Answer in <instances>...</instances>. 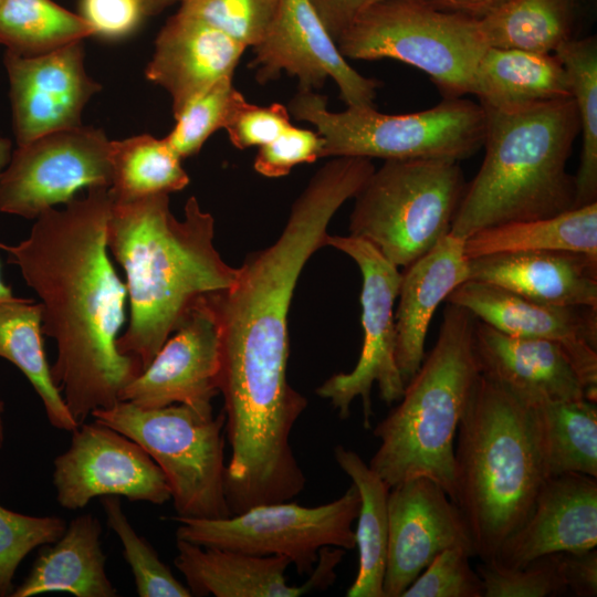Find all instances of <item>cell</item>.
<instances>
[{"label":"cell","instance_id":"obj_23","mask_svg":"<svg viewBox=\"0 0 597 597\" xmlns=\"http://www.w3.org/2000/svg\"><path fill=\"white\" fill-rule=\"evenodd\" d=\"M464 239L451 233L405 268L395 312L396 364L406 385L420 368L425 343L437 307L470 279Z\"/></svg>","mask_w":597,"mask_h":597},{"label":"cell","instance_id":"obj_1","mask_svg":"<svg viewBox=\"0 0 597 597\" xmlns=\"http://www.w3.org/2000/svg\"><path fill=\"white\" fill-rule=\"evenodd\" d=\"M111 206L109 188H90L63 209L39 214L18 244L0 243L41 300L42 332L57 349L51 375L78 426L92 411L121 401L143 371L116 345L127 287L107 253Z\"/></svg>","mask_w":597,"mask_h":597},{"label":"cell","instance_id":"obj_17","mask_svg":"<svg viewBox=\"0 0 597 597\" xmlns=\"http://www.w3.org/2000/svg\"><path fill=\"white\" fill-rule=\"evenodd\" d=\"M509 335L559 344L578 374L586 398L597 401V308L538 303L498 285L468 280L446 298Z\"/></svg>","mask_w":597,"mask_h":597},{"label":"cell","instance_id":"obj_31","mask_svg":"<svg viewBox=\"0 0 597 597\" xmlns=\"http://www.w3.org/2000/svg\"><path fill=\"white\" fill-rule=\"evenodd\" d=\"M575 0H506L479 18L488 48L554 53L572 39Z\"/></svg>","mask_w":597,"mask_h":597},{"label":"cell","instance_id":"obj_44","mask_svg":"<svg viewBox=\"0 0 597 597\" xmlns=\"http://www.w3.org/2000/svg\"><path fill=\"white\" fill-rule=\"evenodd\" d=\"M562 576L568 595L576 597H595L597 595V551L596 548L579 553H559Z\"/></svg>","mask_w":597,"mask_h":597},{"label":"cell","instance_id":"obj_11","mask_svg":"<svg viewBox=\"0 0 597 597\" xmlns=\"http://www.w3.org/2000/svg\"><path fill=\"white\" fill-rule=\"evenodd\" d=\"M325 245L350 256L362 274L363 346L356 366L326 379L315 392L327 399L342 419L350 413V405L360 397L364 427L370 428L373 407L370 392L377 385L387 405L397 402L405 384L396 364V327L394 306L398 297L401 272L371 243L353 235L328 233Z\"/></svg>","mask_w":597,"mask_h":597},{"label":"cell","instance_id":"obj_2","mask_svg":"<svg viewBox=\"0 0 597 597\" xmlns=\"http://www.w3.org/2000/svg\"><path fill=\"white\" fill-rule=\"evenodd\" d=\"M213 237L214 219L193 196L184 220L171 213L167 193L112 199L106 243L125 271L130 307L116 345L143 370L197 301L233 284L237 269L222 260Z\"/></svg>","mask_w":597,"mask_h":597},{"label":"cell","instance_id":"obj_10","mask_svg":"<svg viewBox=\"0 0 597 597\" xmlns=\"http://www.w3.org/2000/svg\"><path fill=\"white\" fill-rule=\"evenodd\" d=\"M360 498L352 485L336 500L313 507L285 501L261 504L220 520L172 516L176 538L253 555H283L310 575L323 547H356L353 524Z\"/></svg>","mask_w":597,"mask_h":597},{"label":"cell","instance_id":"obj_7","mask_svg":"<svg viewBox=\"0 0 597 597\" xmlns=\"http://www.w3.org/2000/svg\"><path fill=\"white\" fill-rule=\"evenodd\" d=\"M465 187L459 161L385 160L354 197L349 234L407 268L450 233Z\"/></svg>","mask_w":597,"mask_h":597},{"label":"cell","instance_id":"obj_21","mask_svg":"<svg viewBox=\"0 0 597 597\" xmlns=\"http://www.w3.org/2000/svg\"><path fill=\"white\" fill-rule=\"evenodd\" d=\"M473 343L481 374L526 402L587 399L567 354L555 342L509 335L475 318Z\"/></svg>","mask_w":597,"mask_h":597},{"label":"cell","instance_id":"obj_9","mask_svg":"<svg viewBox=\"0 0 597 597\" xmlns=\"http://www.w3.org/2000/svg\"><path fill=\"white\" fill-rule=\"evenodd\" d=\"M91 416L150 455L166 476L175 516L220 520L232 515L226 494L223 410L213 416L182 404L148 409L118 401Z\"/></svg>","mask_w":597,"mask_h":597},{"label":"cell","instance_id":"obj_13","mask_svg":"<svg viewBox=\"0 0 597 597\" xmlns=\"http://www.w3.org/2000/svg\"><path fill=\"white\" fill-rule=\"evenodd\" d=\"M53 485L59 504L85 507L94 498L124 496L163 505L171 498L166 476L134 440L102 425L81 423L71 444L54 461Z\"/></svg>","mask_w":597,"mask_h":597},{"label":"cell","instance_id":"obj_27","mask_svg":"<svg viewBox=\"0 0 597 597\" xmlns=\"http://www.w3.org/2000/svg\"><path fill=\"white\" fill-rule=\"evenodd\" d=\"M525 404L545 476L582 473L597 478L596 402L543 399Z\"/></svg>","mask_w":597,"mask_h":597},{"label":"cell","instance_id":"obj_34","mask_svg":"<svg viewBox=\"0 0 597 597\" xmlns=\"http://www.w3.org/2000/svg\"><path fill=\"white\" fill-rule=\"evenodd\" d=\"M554 54L568 75L579 118L582 151L575 175L576 208L597 202V41L569 39Z\"/></svg>","mask_w":597,"mask_h":597},{"label":"cell","instance_id":"obj_43","mask_svg":"<svg viewBox=\"0 0 597 597\" xmlns=\"http://www.w3.org/2000/svg\"><path fill=\"white\" fill-rule=\"evenodd\" d=\"M80 8L94 35L109 40L129 35L146 17L144 0H81Z\"/></svg>","mask_w":597,"mask_h":597},{"label":"cell","instance_id":"obj_22","mask_svg":"<svg viewBox=\"0 0 597 597\" xmlns=\"http://www.w3.org/2000/svg\"><path fill=\"white\" fill-rule=\"evenodd\" d=\"M469 260V280L491 283L543 304L597 308L595 256L542 250L496 253Z\"/></svg>","mask_w":597,"mask_h":597},{"label":"cell","instance_id":"obj_33","mask_svg":"<svg viewBox=\"0 0 597 597\" xmlns=\"http://www.w3.org/2000/svg\"><path fill=\"white\" fill-rule=\"evenodd\" d=\"M94 35L80 15L52 0H2L0 44L21 56L52 52Z\"/></svg>","mask_w":597,"mask_h":597},{"label":"cell","instance_id":"obj_50","mask_svg":"<svg viewBox=\"0 0 597 597\" xmlns=\"http://www.w3.org/2000/svg\"><path fill=\"white\" fill-rule=\"evenodd\" d=\"M1 1H2V0H0V2H1Z\"/></svg>","mask_w":597,"mask_h":597},{"label":"cell","instance_id":"obj_25","mask_svg":"<svg viewBox=\"0 0 597 597\" xmlns=\"http://www.w3.org/2000/svg\"><path fill=\"white\" fill-rule=\"evenodd\" d=\"M100 520L85 513L73 519L63 535L39 552L25 579L11 597L69 593L76 597H116L101 542Z\"/></svg>","mask_w":597,"mask_h":597},{"label":"cell","instance_id":"obj_16","mask_svg":"<svg viewBox=\"0 0 597 597\" xmlns=\"http://www.w3.org/2000/svg\"><path fill=\"white\" fill-rule=\"evenodd\" d=\"M384 597L402 593L443 549L475 548L460 507L433 480L415 478L389 489Z\"/></svg>","mask_w":597,"mask_h":597},{"label":"cell","instance_id":"obj_32","mask_svg":"<svg viewBox=\"0 0 597 597\" xmlns=\"http://www.w3.org/2000/svg\"><path fill=\"white\" fill-rule=\"evenodd\" d=\"M181 158L166 138L144 134L112 142L113 200L180 191L189 184Z\"/></svg>","mask_w":597,"mask_h":597},{"label":"cell","instance_id":"obj_40","mask_svg":"<svg viewBox=\"0 0 597 597\" xmlns=\"http://www.w3.org/2000/svg\"><path fill=\"white\" fill-rule=\"evenodd\" d=\"M473 555L454 546L443 549L401 597H484L482 579L470 565Z\"/></svg>","mask_w":597,"mask_h":597},{"label":"cell","instance_id":"obj_46","mask_svg":"<svg viewBox=\"0 0 597 597\" xmlns=\"http://www.w3.org/2000/svg\"><path fill=\"white\" fill-rule=\"evenodd\" d=\"M434 8L480 18L506 0H428Z\"/></svg>","mask_w":597,"mask_h":597},{"label":"cell","instance_id":"obj_8","mask_svg":"<svg viewBox=\"0 0 597 597\" xmlns=\"http://www.w3.org/2000/svg\"><path fill=\"white\" fill-rule=\"evenodd\" d=\"M345 59H391L426 73L443 98L471 94L489 49L479 18L434 8L428 0H385L358 14L336 41Z\"/></svg>","mask_w":597,"mask_h":597},{"label":"cell","instance_id":"obj_5","mask_svg":"<svg viewBox=\"0 0 597 597\" xmlns=\"http://www.w3.org/2000/svg\"><path fill=\"white\" fill-rule=\"evenodd\" d=\"M474 324L470 312L448 303L434 346L376 425L380 444L368 464L389 489L425 476L454 502V437L481 375Z\"/></svg>","mask_w":597,"mask_h":597},{"label":"cell","instance_id":"obj_48","mask_svg":"<svg viewBox=\"0 0 597 597\" xmlns=\"http://www.w3.org/2000/svg\"><path fill=\"white\" fill-rule=\"evenodd\" d=\"M179 1L180 0H144L146 15L158 14L166 8Z\"/></svg>","mask_w":597,"mask_h":597},{"label":"cell","instance_id":"obj_49","mask_svg":"<svg viewBox=\"0 0 597 597\" xmlns=\"http://www.w3.org/2000/svg\"><path fill=\"white\" fill-rule=\"evenodd\" d=\"M3 413H4V402L0 399V451L4 443V421H3Z\"/></svg>","mask_w":597,"mask_h":597},{"label":"cell","instance_id":"obj_38","mask_svg":"<svg viewBox=\"0 0 597 597\" xmlns=\"http://www.w3.org/2000/svg\"><path fill=\"white\" fill-rule=\"evenodd\" d=\"M66 526L60 516L25 515L0 505V597L11 595L15 572L25 556L56 542Z\"/></svg>","mask_w":597,"mask_h":597},{"label":"cell","instance_id":"obj_19","mask_svg":"<svg viewBox=\"0 0 597 597\" xmlns=\"http://www.w3.org/2000/svg\"><path fill=\"white\" fill-rule=\"evenodd\" d=\"M597 545V478L564 473L544 481L526 521L501 545L494 562L522 567L554 553Z\"/></svg>","mask_w":597,"mask_h":597},{"label":"cell","instance_id":"obj_36","mask_svg":"<svg viewBox=\"0 0 597 597\" xmlns=\"http://www.w3.org/2000/svg\"><path fill=\"white\" fill-rule=\"evenodd\" d=\"M232 77L217 81L175 117L176 125L165 138L181 159L197 155L216 130L226 128L245 101L234 88Z\"/></svg>","mask_w":597,"mask_h":597},{"label":"cell","instance_id":"obj_35","mask_svg":"<svg viewBox=\"0 0 597 597\" xmlns=\"http://www.w3.org/2000/svg\"><path fill=\"white\" fill-rule=\"evenodd\" d=\"M101 503L108 527L123 545L124 557L132 569L137 595L190 597L189 588L174 576L150 543L134 530L123 511L119 496H102Z\"/></svg>","mask_w":597,"mask_h":597},{"label":"cell","instance_id":"obj_3","mask_svg":"<svg viewBox=\"0 0 597 597\" xmlns=\"http://www.w3.org/2000/svg\"><path fill=\"white\" fill-rule=\"evenodd\" d=\"M484 157L467 184L450 233L551 218L576 208L567 161L580 127L572 97L485 108Z\"/></svg>","mask_w":597,"mask_h":597},{"label":"cell","instance_id":"obj_24","mask_svg":"<svg viewBox=\"0 0 597 597\" xmlns=\"http://www.w3.org/2000/svg\"><path fill=\"white\" fill-rule=\"evenodd\" d=\"M176 548L174 564L191 596L300 597L320 590L311 575L300 586L289 585L285 570L292 563L283 555H253L177 538Z\"/></svg>","mask_w":597,"mask_h":597},{"label":"cell","instance_id":"obj_42","mask_svg":"<svg viewBox=\"0 0 597 597\" xmlns=\"http://www.w3.org/2000/svg\"><path fill=\"white\" fill-rule=\"evenodd\" d=\"M291 126V114L283 104L258 106L245 100L224 129L235 148L247 149L269 144Z\"/></svg>","mask_w":597,"mask_h":597},{"label":"cell","instance_id":"obj_41","mask_svg":"<svg viewBox=\"0 0 597 597\" xmlns=\"http://www.w3.org/2000/svg\"><path fill=\"white\" fill-rule=\"evenodd\" d=\"M323 144L317 132L292 125L274 140L259 147L253 168L269 178L286 176L293 167L322 158Z\"/></svg>","mask_w":597,"mask_h":597},{"label":"cell","instance_id":"obj_14","mask_svg":"<svg viewBox=\"0 0 597 597\" xmlns=\"http://www.w3.org/2000/svg\"><path fill=\"white\" fill-rule=\"evenodd\" d=\"M252 49L249 66L261 85L283 72L298 81V90L316 91L332 78L347 107L374 106L380 83L350 66L310 0H279L266 33Z\"/></svg>","mask_w":597,"mask_h":597},{"label":"cell","instance_id":"obj_28","mask_svg":"<svg viewBox=\"0 0 597 597\" xmlns=\"http://www.w3.org/2000/svg\"><path fill=\"white\" fill-rule=\"evenodd\" d=\"M334 458L357 488L360 498L355 530L358 570L346 596L384 597L389 488L354 450L338 444L334 448Z\"/></svg>","mask_w":597,"mask_h":597},{"label":"cell","instance_id":"obj_39","mask_svg":"<svg viewBox=\"0 0 597 597\" xmlns=\"http://www.w3.org/2000/svg\"><path fill=\"white\" fill-rule=\"evenodd\" d=\"M484 597H551L568 595L562 576L559 553L537 557L522 567L481 562L475 568Z\"/></svg>","mask_w":597,"mask_h":597},{"label":"cell","instance_id":"obj_15","mask_svg":"<svg viewBox=\"0 0 597 597\" xmlns=\"http://www.w3.org/2000/svg\"><path fill=\"white\" fill-rule=\"evenodd\" d=\"M214 294L189 310L150 364L122 391L121 401L142 408L182 404L212 411L220 394L221 321Z\"/></svg>","mask_w":597,"mask_h":597},{"label":"cell","instance_id":"obj_37","mask_svg":"<svg viewBox=\"0 0 597 597\" xmlns=\"http://www.w3.org/2000/svg\"><path fill=\"white\" fill-rule=\"evenodd\" d=\"M178 12L221 31L245 48L255 46L266 33L279 0H180Z\"/></svg>","mask_w":597,"mask_h":597},{"label":"cell","instance_id":"obj_26","mask_svg":"<svg viewBox=\"0 0 597 597\" xmlns=\"http://www.w3.org/2000/svg\"><path fill=\"white\" fill-rule=\"evenodd\" d=\"M471 94L485 108L572 97L568 75L554 53L495 48L480 59Z\"/></svg>","mask_w":597,"mask_h":597},{"label":"cell","instance_id":"obj_45","mask_svg":"<svg viewBox=\"0 0 597 597\" xmlns=\"http://www.w3.org/2000/svg\"><path fill=\"white\" fill-rule=\"evenodd\" d=\"M381 1L385 0H310L335 42L358 14Z\"/></svg>","mask_w":597,"mask_h":597},{"label":"cell","instance_id":"obj_20","mask_svg":"<svg viewBox=\"0 0 597 597\" xmlns=\"http://www.w3.org/2000/svg\"><path fill=\"white\" fill-rule=\"evenodd\" d=\"M247 48L207 23L178 12L155 40L145 76L171 97L174 117L224 76H233Z\"/></svg>","mask_w":597,"mask_h":597},{"label":"cell","instance_id":"obj_4","mask_svg":"<svg viewBox=\"0 0 597 597\" xmlns=\"http://www.w3.org/2000/svg\"><path fill=\"white\" fill-rule=\"evenodd\" d=\"M454 503L481 562L495 557L528 517L544 481L528 408L480 375L458 426Z\"/></svg>","mask_w":597,"mask_h":597},{"label":"cell","instance_id":"obj_18","mask_svg":"<svg viewBox=\"0 0 597 597\" xmlns=\"http://www.w3.org/2000/svg\"><path fill=\"white\" fill-rule=\"evenodd\" d=\"M3 62L18 146L81 126L85 105L102 88L85 70L82 41L35 56L6 51Z\"/></svg>","mask_w":597,"mask_h":597},{"label":"cell","instance_id":"obj_47","mask_svg":"<svg viewBox=\"0 0 597 597\" xmlns=\"http://www.w3.org/2000/svg\"><path fill=\"white\" fill-rule=\"evenodd\" d=\"M11 154L10 140L0 136V175L8 165ZM14 297L11 289L3 282L0 274V302L12 300Z\"/></svg>","mask_w":597,"mask_h":597},{"label":"cell","instance_id":"obj_6","mask_svg":"<svg viewBox=\"0 0 597 597\" xmlns=\"http://www.w3.org/2000/svg\"><path fill=\"white\" fill-rule=\"evenodd\" d=\"M287 109L295 119L313 125L322 136V158L460 161L483 146L485 134L483 107L463 97L443 98L428 109L391 115L374 106L332 112L326 96L298 90Z\"/></svg>","mask_w":597,"mask_h":597},{"label":"cell","instance_id":"obj_30","mask_svg":"<svg viewBox=\"0 0 597 597\" xmlns=\"http://www.w3.org/2000/svg\"><path fill=\"white\" fill-rule=\"evenodd\" d=\"M42 335L40 303L17 296L0 302V357L18 367L30 381L51 426L72 432L78 425L52 378Z\"/></svg>","mask_w":597,"mask_h":597},{"label":"cell","instance_id":"obj_12","mask_svg":"<svg viewBox=\"0 0 597 597\" xmlns=\"http://www.w3.org/2000/svg\"><path fill=\"white\" fill-rule=\"evenodd\" d=\"M112 142L81 125L18 146L0 175V211L35 219L84 188H111Z\"/></svg>","mask_w":597,"mask_h":597},{"label":"cell","instance_id":"obj_29","mask_svg":"<svg viewBox=\"0 0 597 597\" xmlns=\"http://www.w3.org/2000/svg\"><path fill=\"white\" fill-rule=\"evenodd\" d=\"M542 250L582 252L597 258V202L551 218L489 227L464 239L469 259Z\"/></svg>","mask_w":597,"mask_h":597}]
</instances>
